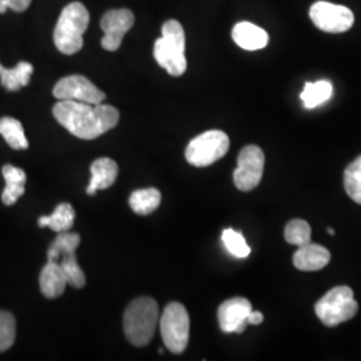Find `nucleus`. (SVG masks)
Wrapping results in <instances>:
<instances>
[{
    "label": "nucleus",
    "mask_w": 361,
    "mask_h": 361,
    "mask_svg": "<svg viewBox=\"0 0 361 361\" xmlns=\"http://www.w3.org/2000/svg\"><path fill=\"white\" fill-rule=\"evenodd\" d=\"M54 118L77 138L91 141L114 129L119 111L110 104H91L75 101H58L52 109Z\"/></svg>",
    "instance_id": "1"
},
{
    "label": "nucleus",
    "mask_w": 361,
    "mask_h": 361,
    "mask_svg": "<svg viewBox=\"0 0 361 361\" xmlns=\"http://www.w3.org/2000/svg\"><path fill=\"white\" fill-rule=\"evenodd\" d=\"M159 323V308L152 297H140L131 301L125 312L123 329L130 343L135 347H146Z\"/></svg>",
    "instance_id": "2"
},
{
    "label": "nucleus",
    "mask_w": 361,
    "mask_h": 361,
    "mask_svg": "<svg viewBox=\"0 0 361 361\" xmlns=\"http://www.w3.org/2000/svg\"><path fill=\"white\" fill-rule=\"evenodd\" d=\"M89 23L90 15L82 3L73 1L66 6L54 30L55 47L65 55L80 51L83 47V34Z\"/></svg>",
    "instance_id": "3"
},
{
    "label": "nucleus",
    "mask_w": 361,
    "mask_h": 361,
    "mask_svg": "<svg viewBox=\"0 0 361 361\" xmlns=\"http://www.w3.org/2000/svg\"><path fill=\"white\" fill-rule=\"evenodd\" d=\"M186 39L180 22L171 19L162 26V37L154 43V58L170 75L180 77L188 67L185 56Z\"/></svg>",
    "instance_id": "4"
},
{
    "label": "nucleus",
    "mask_w": 361,
    "mask_h": 361,
    "mask_svg": "<svg viewBox=\"0 0 361 361\" xmlns=\"http://www.w3.org/2000/svg\"><path fill=\"white\" fill-rule=\"evenodd\" d=\"M80 244V235L78 233H58L47 250V261L56 262L65 271L68 284L80 289L86 285V276L77 261V249Z\"/></svg>",
    "instance_id": "5"
},
{
    "label": "nucleus",
    "mask_w": 361,
    "mask_h": 361,
    "mask_svg": "<svg viewBox=\"0 0 361 361\" xmlns=\"http://www.w3.org/2000/svg\"><path fill=\"white\" fill-rule=\"evenodd\" d=\"M316 314L326 326H336L353 319L359 305L349 286H336L316 302Z\"/></svg>",
    "instance_id": "6"
},
{
    "label": "nucleus",
    "mask_w": 361,
    "mask_h": 361,
    "mask_svg": "<svg viewBox=\"0 0 361 361\" xmlns=\"http://www.w3.org/2000/svg\"><path fill=\"white\" fill-rule=\"evenodd\" d=\"M159 329L165 347L174 355L182 353L189 344L190 317L180 302H170L159 317Z\"/></svg>",
    "instance_id": "7"
},
{
    "label": "nucleus",
    "mask_w": 361,
    "mask_h": 361,
    "mask_svg": "<svg viewBox=\"0 0 361 361\" xmlns=\"http://www.w3.org/2000/svg\"><path fill=\"white\" fill-rule=\"evenodd\" d=\"M229 137L221 130H209L190 141L186 147V161L195 168H207L228 153Z\"/></svg>",
    "instance_id": "8"
},
{
    "label": "nucleus",
    "mask_w": 361,
    "mask_h": 361,
    "mask_svg": "<svg viewBox=\"0 0 361 361\" xmlns=\"http://www.w3.org/2000/svg\"><path fill=\"white\" fill-rule=\"evenodd\" d=\"M265 166L264 152L256 146H245L237 159V169L233 173L234 185L241 192H250L256 189L261 182Z\"/></svg>",
    "instance_id": "9"
},
{
    "label": "nucleus",
    "mask_w": 361,
    "mask_h": 361,
    "mask_svg": "<svg viewBox=\"0 0 361 361\" xmlns=\"http://www.w3.org/2000/svg\"><path fill=\"white\" fill-rule=\"evenodd\" d=\"M310 16L314 26L331 34L345 32L355 23V16L348 7L329 1L314 3L310 7Z\"/></svg>",
    "instance_id": "10"
},
{
    "label": "nucleus",
    "mask_w": 361,
    "mask_h": 361,
    "mask_svg": "<svg viewBox=\"0 0 361 361\" xmlns=\"http://www.w3.org/2000/svg\"><path fill=\"white\" fill-rule=\"evenodd\" d=\"M58 101H75L83 104H104V92L83 75L62 78L52 90Z\"/></svg>",
    "instance_id": "11"
},
{
    "label": "nucleus",
    "mask_w": 361,
    "mask_h": 361,
    "mask_svg": "<svg viewBox=\"0 0 361 361\" xmlns=\"http://www.w3.org/2000/svg\"><path fill=\"white\" fill-rule=\"evenodd\" d=\"M134 13L128 8L110 10L104 13L101 20L104 37L101 42L102 47L107 51H116L121 47L122 39L134 25Z\"/></svg>",
    "instance_id": "12"
},
{
    "label": "nucleus",
    "mask_w": 361,
    "mask_h": 361,
    "mask_svg": "<svg viewBox=\"0 0 361 361\" xmlns=\"http://www.w3.org/2000/svg\"><path fill=\"white\" fill-rule=\"evenodd\" d=\"M252 304L244 297H233L219 308V328L225 334H243L247 325Z\"/></svg>",
    "instance_id": "13"
},
{
    "label": "nucleus",
    "mask_w": 361,
    "mask_h": 361,
    "mask_svg": "<svg viewBox=\"0 0 361 361\" xmlns=\"http://www.w3.org/2000/svg\"><path fill=\"white\" fill-rule=\"evenodd\" d=\"M331 261V253L326 247L317 244L308 243L305 245L298 246L293 264L298 271H316L325 268Z\"/></svg>",
    "instance_id": "14"
},
{
    "label": "nucleus",
    "mask_w": 361,
    "mask_h": 361,
    "mask_svg": "<svg viewBox=\"0 0 361 361\" xmlns=\"http://www.w3.org/2000/svg\"><path fill=\"white\" fill-rule=\"evenodd\" d=\"M232 38L235 44L246 51H257L268 46V32L250 22H240L233 27Z\"/></svg>",
    "instance_id": "15"
},
{
    "label": "nucleus",
    "mask_w": 361,
    "mask_h": 361,
    "mask_svg": "<svg viewBox=\"0 0 361 361\" xmlns=\"http://www.w3.org/2000/svg\"><path fill=\"white\" fill-rule=\"evenodd\" d=\"M91 180L86 193L94 195L98 190L109 189L118 177V165L111 158H98L91 164Z\"/></svg>",
    "instance_id": "16"
},
{
    "label": "nucleus",
    "mask_w": 361,
    "mask_h": 361,
    "mask_svg": "<svg viewBox=\"0 0 361 361\" xmlns=\"http://www.w3.org/2000/svg\"><path fill=\"white\" fill-rule=\"evenodd\" d=\"M67 284L68 281L62 268L56 262L47 261L39 276V286L43 296L47 298L61 297L63 295Z\"/></svg>",
    "instance_id": "17"
},
{
    "label": "nucleus",
    "mask_w": 361,
    "mask_h": 361,
    "mask_svg": "<svg viewBox=\"0 0 361 361\" xmlns=\"http://www.w3.org/2000/svg\"><path fill=\"white\" fill-rule=\"evenodd\" d=\"M1 171H3V177L6 180V188L1 194V201L4 205L11 207L25 194L26 173H25V170L13 166V165H4Z\"/></svg>",
    "instance_id": "18"
},
{
    "label": "nucleus",
    "mask_w": 361,
    "mask_h": 361,
    "mask_svg": "<svg viewBox=\"0 0 361 361\" xmlns=\"http://www.w3.org/2000/svg\"><path fill=\"white\" fill-rule=\"evenodd\" d=\"M34 67L28 62H19L13 68H6L0 65V82L8 91H19L31 80Z\"/></svg>",
    "instance_id": "19"
},
{
    "label": "nucleus",
    "mask_w": 361,
    "mask_h": 361,
    "mask_svg": "<svg viewBox=\"0 0 361 361\" xmlns=\"http://www.w3.org/2000/svg\"><path fill=\"white\" fill-rule=\"evenodd\" d=\"M75 221V210L70 204H59L51 216H43L38 221L40 228H50L56 233L68 232Z\"/></svg>",
    "instance_id": "20"
},
{
    "label": "nucleus",
    "mask_w": 361,
    "mask_h": 361,
    "mask_svg": "<svg viewBox=\"0 0 361 361\" xmlns=\"http://www.w3.org/2000/svg\"><path fill=\"white\" fill-rule=\"evenodd\" d=\"M161 192L155 188L138 189L133 192L129 198L131 210L138 216H149L155 212L161 204Z\"/></svg>",
    "instance_id": "21"
},
{
    "label": "nucleus",
    "mask_w": 361,
    "mask_h": 361,
    "mask_svg": "<svg viewBox=\"0 0 361 361\" xmlns=\"http://www.w3.org/2000/svg\"><path fill=\"white\" fill-rule=\"evenodd\" d=\"M0 135L4 138V141L8 143V146L13 150L28 149V141L25 135L23 126L15 118L4 116L0 119Z\"/></svg>",
    "instance_id": "22"
},
{
    "label": "nucleus",
    "mask_w": 361,
    "mask_h": 361,
    "mask_svg": "<svg viewBox=\"0 0 361 361\" xmlns=\"http://www.w3.org/2000/svg\"><path fill=\"white\" fill-rule=\"evenodd\" d=\"M332 83L329 80H319L314 83H307L301 92V101L307 109H314L326 102L332 95Z\"/></svg>",
    "instance_id": "23"
},
{
    "label": "nucleus",
    "mask_w": 361,
    "mask_h": 361,
    "mask_svg": "<svg viewBox=\"0 0 361 361\" xmlns=\"http://www.w3.org/2000/svg\"><path fill=\"white\" fill-rule=\"evenodd\" d=\"M344 188L349 197L361 205V155L345 169Z\"/></svg>",
    "instance_id": "24"
},
{
    "label": "nucleus",
    "mask_w": 361,
    "mask_h": 361,
    "mask_svg": "<svg viewBox=\"0 0 361 361\" xmlns=\"http://www.w3.org/2000/svg\"><path fill=\"white\" fill-rule=\"evenodd\" d=\"M310 224L304 219H292L285 226V240L290 245L302 246L310 243Z\"/></svg>",
    "instance_id": "25"
},
{
    "label": "nucleus",
    "mask_w": 361,
    "mask_h": 361,
    "mask_svg": "<svg viewBox=\"0 0 361 361\" xmlns=\"http://www.w3.org/2000/svg\"><path fill=\"white\" fill-rule=\"evenodd\" d=\"M222 243L226 250L237 258H246L250 255V247L246 244L244 235L233 229H225L222 232Z\"/></svg>",
    "instance_id": "26"
},
{
    "label": "nucleus",
    "mask_w": 361,
    "mask_h": 361,
    "mask_svg": "<svg viewBox=\"0 0 361 361\" xmlns=\"http://www.w3.org/2000/svg\"><path fill=\"white\" fill-rule=\"evenodd\" d=\"M16 338V322L10 312L0 310V352L11 348Z\"/></svg>",
    "instance_id": "27"
},
{
    "label": "nucleus",
    "mask_w": 361,
    "mask_h": 361,
    "mask_svg": "<svg viewBox=\"0 0 361 361\" xmlns=\"http://www.w3.org/2000/svg\"><path fill=\"white\" fill-rule=\"evenodd\" d=\"M32 0H0V13H6L7 8H11L15 13H23L30 7Z\"/></svg>",
    "instance_id": "28"
},
{
    "label": "nucleus",
    "mask_w": 361,
    "mask_h": 361,
    "mask_svg": "<svg viewBox=\"0 0 361 361\" xmlns=\"http://www.w3.org/2000/svg\"><path fill=\"white\" fill-rule=\"evenodd\" d=\"M264 322V316L261 312L257 310H252L247 316V324H252V325H259V324Z\"/></svg>",
    "instance_id": "29"
},
{
    "label": "nucleus",
    "mask_w": 361,
    "mask_h": 361,
    "mask_svg": "<svg viewBox=\"0 0 361 361\" xmlns=\"http://www.w3.org/2000/svg\"><path fill=\"white\" fill-rule=\"evenodd\" d=\"M328 233H329V234H332V235H334V234H335V231H334V229H331V228H328Z\"/></svg>",
    "instance_id": "30"
}]
</instances>
